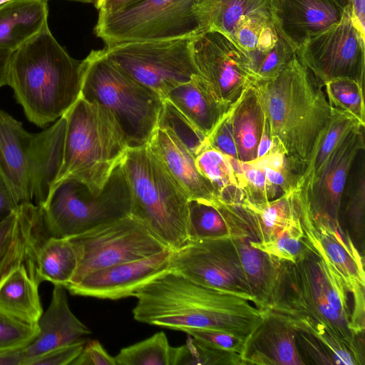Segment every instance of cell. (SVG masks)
<instances>
[{"instance_id": "cell-42", "label": "cell", "mask_w": 365, "mask_h": 365, "mask_svg": "<svg viewBox=\"0 0 365 365\" xmlns=\"http://www.w3.org/2000/svg\"><path fill=\"white\" fill-rule=\"evenodd\" d=\"M37 324H30L0 311V352L22 349L37 336Z\"/></svg>"}, {"instance_id": "cell-15", "label": "cell", "mask_w": 365, "mask_h": 365, "mask_svg": "<svg viewBox=\"0 0 365 365\" xmlns=\"http://www.w3.org/2000/svg\"><path fill=\"white\" fill-rule=\"evenodd\" d=\"M190 47L199 75L228 110L257 81L248 56L224 34L205 31L192 38Z\"/></svg>"}, {"instance_id": "cell-44", "label": "cell", "mask_w": 365, "mask_h": 365, "mask_svg": "<svg viewBox=\"0 0 365 365\" xmlns=\"http://www.w3.org/2000/svg\"><path fill=\"white\" fill-rule=\"evenodd\" d=\"M183 332L214 348L235 351L240 354L245 340L231 334L214 329H187Z\"/></svg>"}, {"instance_id": "cell-20", "label": "cell", "mask_w": 365, "mask_h": 365, "mask_svg": "<svg viewBox=\"0 0 365 365\" xmlns=\"http://www.w3.org/2000/svg\"><path fill=\"white\" fill-rule=\"evenodd\" d=\"M262 310L260 323L245 340L242 365H305L289 320L271 309Z\"/></svg>"}, {"instance_id": "cell-3", "label": "cell", "mask_w": 365, "mask_h": 365, "mask_svg": "<svg viewBox=\"0 0 365 365\" xmlns=\"http://www.w3.org/2000/svg\"><path fill=\"white\" fill-rule=\"evenodd\" d=\"M253 86L272 138L289 155L306 163L331 115L322 86L296 54L275 78Z\"/></svg>"}, {"instance_id": "cell-53", "label": "cell", "mask_w": 365, "mask_h": 365, "mask_svg": "<svg viewBox=\"0 0 365 365\" xmlns=\"http://www.w3.org/2000/svg\"><path fill=\"white\" fill-rule=\"evenodd\" d=\"M12 51L0 48V88L7 85V70Z\"/></svg>"}, {"instance_id": "cell-47", "label": "cell", "mask_w": 365, "mask_h": 365, "mask_svg": "<svg viewBox=\"0 0 365 365\" xmlns=\"http://www.w3.org/2000/svg\"><path fill=\"white\" fill-rule=\"evenodd\" d=\"M71 365H116V362L100 341L93 339L86 342L81 352Z\"/></svg>"}, {"instance_id": "cell-17", "label": "cell", "mask_w": 365, "mask_h": 365, "mask_svg": "<svg viewBox=\"0 0 365 365\" xmlns=\"http://www.w3.org/2000/svg\"><path fill=\"white\" fill-rule=\"evenodd\" d=\"M364 148V126L361 125L338 144L314 180L304 182L314 215L340 223L341 202L349 173Z\"/></svg>"}, {"instance_id": "cell-39", "label": "cell", "mask_w": 365, "mask_h": 365, "mask_svg": "<svg viewBox=\"0 0 365 365\" xmlns=\"http://www.w3.org/2000/svg\"><path fill=\"white\" fill-rule=\"evenodd\" d=\"M251 245L279 262H295L307 250L308 242L302 227L300 217L289 225L272 241L260 243L256 239Z\"/></svg>"}, {"instance_id": "cell-50", "label": "cell", "mask_w": 365, "mask_h": 365, "mask_svg": "<svg viewBox=\"0 0 365 365\" xmlns=\"http://www.w3.org/2000/svg\"><path fill=\"white\" fill-rule=\"evenodd\" d=\"M272 138L270 133L269 126L264 115L263 128L257 150V157L255 160L262 158L270 151L272 147Z\"/></svg>"}, {"instance_id": "cell-43", "label": "cell", "mask_w": 365, "mask_h": 365, "mask_svg": "<svg viewBox=\"0 0 365 365\" xmlns=\"http://www.w3.org/2000/svg\"><path fill=\"white\" fill-rule=\"evenodd\" d=\"M272 21L276 19L267 15L242 17L235 24L230 38L246 54L255 48L263 29Z\"/></svg>"}, {"instance_id": "cell-1", "label": "cell", "mask_w": 365, "mask_h": 365, "mask_svg": "<svg viewBox=\"0 0 365 365\" xmlns=\"http://www.w3.org/2000/svg\"><path fill=\"white\" fill-rule=\"evenodd\" d=\"M133 297L137 299L134 319L180 331L214 329L245 339L263 316V310L245 297L169 270L138 289Z\"/></svg>"}, {"instance_id": "cell-9", "label": "cell", "mask_w": 365, "mask_h": 365, "mask_svg": "<svg viewBox=\"0 0 365 365\" xmlns=\"http://www.w3.org/2000/svg\"><path fill=\"white\" fill-rule=\"evenodd\" d=\"M334 274L308 242L307 250L295 262H279L268 309L285 316H307L320 321L359 347V336L351 329L350 322L330 303L329 285Z\"/></svg>"}, {"instance_id": "cell-46", "label": "cell", "mask_w": 365, "mask_h": 365, "mask_svg": "<svg viewBox=\"0 0 365 365\" xmlns=\"http://www.w3.org/2000/svg\"><path fill=\"white\" fill-rule=\"evenodd\" d=\"M230 110L206 139L211 145L224 155L239 160L233 134Z\"/></svg>"}, {"instance_id": "cell-7", "label": "cell", "mask_w": 365, "mask_h": 365, "mask_svg": "<svg viewBox=\"0 0 365 365\" xmlns=\"http://www.w3.org/2000/svg\"><path fill=\"white\" fill-rule=\"evenodd\" d=\"M83 61L80 97L112 113L129 148L148 145L158 125L165 99L115 66L103 49L91 51Z\"/></svg>"}, {"instance_id": "cell-26", "label": "cell", "mask_w": 365, "mask_h": 365, "mask_svg": "<svg viewBox=\"0 0 365 365\" xmlns=\"http://www.w3.org/2000/svg\"><path fill=\"white\" fill-rule=\"evenodd\" d=\"M230 238L248 282L252 303L259 309H268L279 261L251 245L252 240H257L254 235H232Z\"/></svg>"}, {"instance_id": "cell-21", "label": "cell", "mask_w": 365, "mask_h": 365, "mask_svg": "<svg viewBox=\"0 0 365 365\" xmlns=\"http://www.w3.org/2000/svg\"><path fill=\"white\" fill-rule=\"evenodd\" d=\"M148 145L189 200L217 204L218 199L211 183L197 168L195 155L170 126L159 123Z\"/></svg>"}, {"instance_id": "cell-10", "label": "cell", "mask_w": 365, "mask_h": 365, "mask_svg": "<svg viewBox=\"0 0 365 365\" xmlns=\"http://www.w3.org/2000/svg\"><path fill=\"white\" fill-rule=\"evenodd\" d=\"M197 0H136L120 10L98 14L96 36L107 46L192 38L202 33Z\"/></svg>"}, {"instance_id": "cell-25", "label": "cell", "mask_w": 365, "mask_h": 365, "mask_svg": "<svg viewBox=\"0 0 365 365\" xmlns=\"http://www.w3.org/2000/svg\"><path fill=\"white\" fill-rule=\"evenodd\" d=\"M49 0H13L0 5V48L14 51L47 24Z\"/></svg>"}, {"instance_id": "cell-55", "label": "cell", "mask_w": 365, "mask_h": 365, "mask_svg": "<svg viewBox=\"0 0 365 365\" xmlns=\"http://www.w3.org/2000/svg\"><path fill=\"white\" fill-rule=\"evenodd\" d=\"M71 1H78V2H81V3L93 4L95 5V6L98 1V0H71Z\"/></svg>"}, {"instance_id": "cell-11", "label": "cell", "mask_w": 365, "mask_h": 365, "mask_svg": "<svg viewBox=\"0 0 365 365\" xmlns=\"http://www.w3.org/2000/svg\"><path fill=\"white\" fill-rule=\"evenodd\" d=\"M68 238L76 250L78 264L66 287L97 270L169 249L131 215Z\"/></svg>"}, {"instance_id": "cell-24", "label": "cell", "mask_w": 365, "mask_h": 365, "mask_svg": "<svg viewBox=\"0 0 365 365\" xmlns=\"http://www.w3.org/2000/svg\"><path fill=\"white\" fill-rule=\"evenodd\" d=\"M165 99L205 138L229 111L200 75L170 90Z\"/></svg>"}, {"instance_id": "cell-34", "label": "cell", "mask_w": 365, "mask_h": 365, "mask_svg": "<svg viewBox=\"0 0 365 365\" xmlns=\"http://www.w3.org/2000/svg\"><path fill=\"white\" fill-rule=\"evenodd\" d=\"M276 0H225L212 13L207 30H215L230 37L242 17L267 15L275 16Z\"/></svg>"}, {"instance_id": "cell-4", "label": "cell", "mask_w": 365, "mask_h": 365, "mask_svg": "<svg viewBox=\"0 0 365 365\" xmlns=\"http://www.w3.org/2000/svg\"><path fill=\"white\" fill-rule=\"evenodd\" d=\"M63 115V159L54 184L75 179L98 194L125 156V135L107 108L81 97Z\"/></svg>"}, {"instance_id": "cell-31", "label": "cell", "mask_w": 365, "mask_h": 365, "mask_svg": "<svg viewBox=\"0 0 365 365\" xmlns=\"http://www.w3.org/2000/svg\"><path fill=\"white\" fill-rule=\"evenodd\" d=\"M198 171L211 183L218 201L238 204L243 195L229 158L205 138L195 153Z\"/></svg>"}, {"instance_id": "cell-13", "label": "cell", "mask_w": 365, "mask_h": 365, "mask_svg": "<svg viewBox=\"0 0 365 365\" xmlns=\"http://www.w3.org/2000/svg\"><path fill=\"white\" fill-rule=\"evenodd\" d=\"M297 188L299 217L305 238L341 279L353 298L352 318L362 321L365 308L364 257L340 223L312 213L302 180Z\"/></svg>"}, {"instance_id": "cell-16", "label": "cell", "mask_w": 365, "mask_h": 365, "mask_svg": "<svg viewBox=\"0 0 365 365\" xmlns=\"http://www.w3.org/2000/svg\"><path fill=\"white\" fill-rule=\"evenodd\" d=\"M169 271L252 302L251 290L230 236L189 241L172 250Z\"/></svg>"}, {"instance_id": "cell-51", "label": "cell", "mask_w": 365, "mask_h": 365, "mask_svg": "<svg viewBox=\"0 0 365 365\" xmlns=\"http://www.w3.org/2000/svg\"><path fill=\"white\" fill-rule=\"evenodd\" d=\"M136 0H98L96 5L98 14H107L120 10Z\"/></svg>"}, {"instance_id": "cell-5", "label": "cell", "mask_w": 365, "mask_h": 365, "mask_svg": "<svg viewBox=\"0 0 365 365\" xmlns=\"http://www.w3.org/2000/svg\"><path fill=\"white\" fill-rule=\"evenodd\" d=\"M66 127L63 115L31 133L0 109V173L19 205H45L61 165Z\"/></svg>"}, {"instance_id": "cell-49", "label": "cell", "mask_w": 365, "mask_h": 365, "mask_svg": "<svg viewBox=\"0 0 365 365\" xmlns=\"http://www.w3.org/2000/svg\"><path fill=\"white\" fill-rule=\"evenodd\" d=\"M225 0H197L195 13L202 27V33L207 30L209 19L213 11Z\"/></svg>"}, {"instance_id": "cell-37", "label": "cell", "mask_w": 365, "mask_h": 365, "mask_svg": "<svg viewBox=\"0 0 365 365\" xmlns=\"http://www.w3.org/2000/svg\"><path fill=\"white\" fill-rule=\"evenodd\" d=\"M171 347L165 332L160 331L121 349L114 358L116 365H170Z\"/></svg>"}, {"instance_id": "cell-35", "label": "cell", "mask_w": 365, "mask_h": 365, "mask_svg": "<svg viewBox=\"0 0 365 365\" xmlns=\"http://www.w3.org/2000/svg\"><path fill=\"white\" fill-rule=\"evenodd\" d=\"M364 150L361 153V158H358L354 174L349 183L347 199L344 210V218L346 228L344 230L354 245L359 250V245L364 249V207H365V163Z\"/></svg>"}, {"instance_id": "cell-19", "label": "cell", "mask_w": 365, "mask_h": 365, "mask_svg": "<svg viewBox=\"0 0 365 365\" xmlns=\"http://www.w3.org/2000/svg\"><path fill=\"white\" fill-rule=\"evenodd\" d=\"M48 236L43 208L33 202L20 204L1 220L0 282L21 265L26 264L34 271L36 250Z\"/></svg>"}, {"instance_id": "cell-45", "label": "cell", "mask_w": 365, "mask_h": 365, "mask_svg": "<svg viewBox=\"0 0 365 365\" xmlns=\"http://www.w3.org/2000/svg\"><path fill=\"white\" fill-rule=\"evenodd\" d=\"M86 344L85 339L51 349L29 359L25 365H68L78 356Z\"/></svg>"}, {"instance_id": "cell-56", "label": "cell", "mask_w": 365, "mask_h": 365, "mask_svg": "<svg viewBox=\"0 0 365 365\" xmlns=\"http://www.w3.org/2000/svg\"><path fill=\"white\" fill-rule=\"evenodd\" d=\"M11 1H13V0H0V5L5 4L6 2Z\"/></svg>"}, {"instance_id": "cell-18", "label": "cell", "mask_w": 365, "mask_h": 365, "mask_svg": "<svg viewBox=\"0 0 365 365\" xmlns=\"http://www.w3.org/2000/svg\"><path fill=\"white\" fill-rule=\"evenodd\" d=\"M171 250L148 257L121 263L93 272L66 289L73 295L116 300L134 292L169 270Z\"/></svg>"}, {"instance_id": "cell-29", "label": "cell", "mask_w": 365, "mask_h": 365, "mask_svg": "<svg viewBox=\"0 0 365 365\" xmlns=\"http://www.w3.org/2000/svg\"><path fill=\"white\" fill-rule=\"evenodd\" d=\"M238 159L251 162L256 159L264 114L254 86L248 88L230 110Z\"/></svg>"}, {"instance_id": "cell-33", "label": "cell", "mask_w": 365, "mask_h": 365, "mask_svg": "<svg viewBox=\"0 0 365 365\" xmlns=\"http://www.w3.org/2000/svg\"><path fill=\"white\" fill-rule=\"evenodd\" d=\"M294 328L308 332L330 356L334 364L363 365L360 348L348 343L327 324L307 316H285Z\"/></svg>"}, {"instance_id": "cell-2", "label": "cell", "mask_w": 365, "mask_h": 365, "mask_svg": "<svg viewBox=\"0 0 365 365\" xmlns=\"http://www.w3.org/2000/svg\"><path fill=\"white\" fill-rule=\"evenodd\" d=\"M83 61L72 58L48 24L12 52L6 83L26 118L44 128L63 116L81 96Z\"/></svg>"}, {"instance_id": "cell-32", "label": "cell", "mask_w": 365, "mask_h": 365, "mask_svg": "<svg viewBox=\"0 0 365 365\" xmlns=\"http://www.w3.org/2000/svg\"><path fill=\"white\" fill-rule=\"evenodd\" d=\"M361 125H363L350 113L331 107V118L319 133L306 162L302 177L305 184H309L314 180L338 144L353 129Z\"/></svg>"}, {"instance_id": "cell-52", "label": "cell", "mask_w": 365, "mask_h": 365, "mask_svg": "<svg viewBox=\"0 0 365 365\" xmlns=\"http://www.w3.org/2000/svg\"><path fill=\"white\" fill-rule=\"evenodd\" d=\"M23 349L1 351L0 365H23L24 361Z\"/></svg>"}, {"instance_id": "cell-40", "label": "cell", "mask_w": 365, "mask_h": 365, "mask_svg": "<svg viewBox=\"0 0 365 365\" xmlns=\"http://www.w3.org/2000/svg\"><path fill=\"white\" fill-rule=\"evenodd\" d=\"M326 96L333 108L346 111L365 125L364 86L348 78H336L326 82Z\"/></svg>"}, {"instance_id": "cell-27", "label": "cell", "mask_w": 365, "mask_h": 365, "mask_svg": "<svg viewBox=\"0 0 365 365\" xmlns=\"http://www.w3.org/2000/svg\"><path fill=\"white\" fill-rule=\"evenodd\" d=\"M40 283L26 264L11 271L0 282V311L21 321L37 324L43 312Z\"/></svg>"}, {"instance_id": "cell-28", "label": "cell", "mask_w": 365, "mask_h": 365, "mask_svg": "<svg viewBox=\"0 0 365 365\" xmlns=\"http://www.w3.org/2000/svg\"><path fill=\"white\" fill-rule=\"evenodd\" d=\"M238 205L247 215L257 241L260 243L272 241L299 218L297 187L263 204H252L242 198Z\"/></svg>"}, {"instance_id": "cell-23", "label": "cell", "mask_w": 365, "mask_h": 365, "mask_svg": "<svg viewBox=\"0 0 365 365\" xmlns=\"http://www.w3.org/2000/svg\"><path fill=\"white\" fill-rule=\"evenodd\" d=\"M37 326V336L23 349V365L29 359L79 341L91 333L71 310L66 288L61 285H53L50 304Z\"/></svg>"}, {"instance_id": "cell-54", "label": "cell", "mask_w": 365, "mask_h": 365, "mask_svg": "<svg viewBox=\"0 0 365 365\" xmlns=\"http://www.w3.org/2000/svg\"><path fill=\"white\" fill-rule=\"evenodd\" d=\"M336 2H337L342 8H346L347 6H349L350 5V0H334Z\"/></svg>"}, {"instance_id": "cell-8", "label": "cell", "mask_w": 365, "mask_h": 365, "mask_svg": "<svg viewBox=\"0 0 365 365\" xmlns=\"http://www.w3.org/2000/svg\"><path fill=\"white\" fill-rule=\"evenodd\" d=\"M42 207L48 235L69 237L130 215V191L120 164L100 193L78 180L64 179L53 185Z\"/></svg>"}, {"instance_id": "cell-30", "label": "cell", "mask_w": 365, "mask_h": 365, "mask_svg": "<svg viewBox=\"0 0 365 365\" xmlns=\"http://www.w3.org/2000/svg\"><path fill=\"white\" fill-rule=\"evenodd\" d=\"M78 257L68 237L48 236L38 247L34 258L35 277L41 283L66 287L72 279Z\"/></svg>"}, {"instance_id": "cell-6", "label": "cell", "mask_w": 365, "mask_h": 365, "mask_svg": "<svg viewBox=\"0 0 365 365\" xmlns=\"http://www.w3.org/2000/svg\"><path fill=\"white\" fill-rule=\"evenodd\" d=\"M120 165L130 187V215L170 250L187 243L189 197L149 146L128 148Z\"/></svg>"}, {"instance_id": "cell-48", "label": "cell", "mask_w": 365, "mask_h": 365, "mask_svg": "<svg viewBox=\"0 0 365 365\" xmlns=\"http://www.w3.org/2000/svg\"><path fill=\"white\" fill-rule=\"evenodd\" d=\"M19 205L14 194L0 173V221L15 211Z\"/></svg>"}, {"instance_id": "cell-22", "label": "cell", "mask_w": 365, "mask_h": 365, "mask_svg": "<svg viewBox=\"0 0 365 365\" xmlns=\"http://www.w3.org/2000/svg\"><path fill=\"white\" fill-rule=\"evenodd\" d=\"M344 9L334 0H276V21L297 51L309 38L339 21Z\"/></svg>"}, {"instance_id": "cell-14", "label": "cell", "mask_w": 365, "mask_h": 365, "mask_svg": "<svg viewBox=\"0 0 365 365\" xmlns=\"http://www.w3.org/2000/svg\"><path fill=\"white\" fill-rule=\"evenodd\" d=\"M364 51L365 36L347 6L339 21L309 38L296 55L322 87L336 78L351 79L364 86Z\"/></svg>"}, {"instance_id": "cell-12", "label": "cell", "mask_w": 365, "mask_h": 365, "mask_svg": "<svg viewBox=\"0 0 365 365\" xmlns=\"http://www.w3.org/2000/svg\"><path fill=\"white\" fill-rule=\"evenodd\" d=\"M192 38L124 43L103 51L119 68L165 99L170 90L199 75Z\"/></svg>"}, {"instance_id": "cell-38", "label": "cell", "mask_w": 365, "mask_h": 365, "mask_svg": "<svg viewBox=\"0 0 365 365\" xmlns=\"http://www.w3.org/2000/svg\"><path fill=\"white\" fill-rule=\"evenodd\" d=\"M228 158L242 190V198L252 204H263L277 197L281 191L267 180L261 168L250 162Z\"/></svg>"}, {"instance_id": "cell-41", "label": "cell", "mask_w": 365, "mask_h": 365, "mask_svg": "<svg viewBox=\"0 0 365 365\" xmlns=\"http://www.w3.org/2000/svg\"><path fill=\"white\" fill-rule=\"evenodd\" d=\"M296 54V50L282 36L271 48L262 52H250L248 56L257 81L275 78Z\"/></svg>"}, {"instance_id": "cell-36", "label": "cell", "mask_w": 365, "mask_h": 365, "mask_svg": "<svg viewBox=\"0 0 365 365\" xmlns=\"http://www.w3.org/2000/svg\"><path fill=\"white\" fill-rule=\"evenodd\" d=\"M188 336L184 344L171 347L170 365H242L240 354L214 348Z\"/></svg>"}]
</instances>
